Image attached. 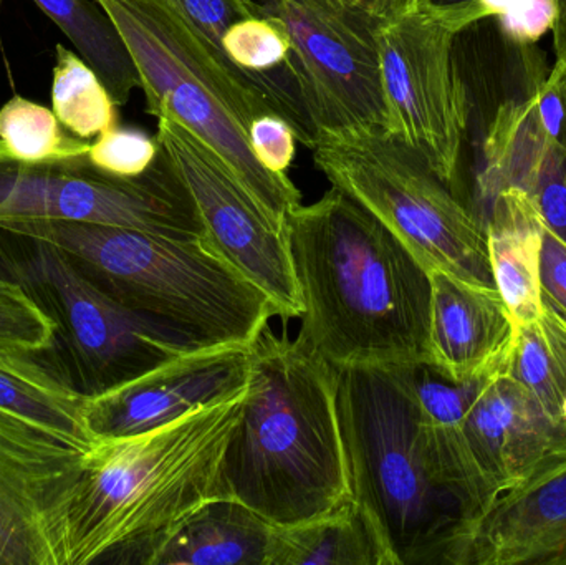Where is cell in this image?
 I'll return each instance as SVG.
<instances>
[{"instance_id":"obj_26","label":"cell","mask_w":566,"mask_h":565,"mask_svg":"<svg viewBox=\"0 0 566 565\" xmlns=\"http://www.w3.org/2000/svg\"><path fill=\"white\" fill-rule=\"evenodd\" d=\"M52 112L76 138L92 142L118 125V105L95 70L59 43L52 76Z\"/></svg>"},{"instance_id":"obj_13","label":"cell","mask_w":566,"mask_h":565,"mask_svg":"<svg viewBox=\"0 0 566 565\" xmlns=\"http://www.w3.org/2000/svg\"><path fill=\"white\" fill-rule=\"evenodd\" d=\"M86 453L0 411V565H69Z\"/></svg>"},{"instance_id":"obj_32","label":"cell","mask_w":566,"mask_h":565,"mask_svg":"<svg viewBox=\"0 0 566 565\" xmlns=\"http://www.w3.org/2000/svg\"><path fill=\"white\" fill-rule=\"evenodd\" d=\"M557 19L555 0H515L497 17L502 30L512 42L531 45L552 32Z\"/></svg>"},{"instance_id":"obj_14","label":"cell","mask_w":566,"mask_h":565,"mask_svg":"<svg viewBox=\"0 0 566 565\" xmlns=\"http://www.w3.org/2000/svg\"><path fill=\"white\" fill-rule=\"evenodd\" d=\"M252 347H205L171 358L86 401L95 440L133 437L241 394L249 385Z\"/></svg>"},{"instance_id":"obj_15","label":"cell","mask_w":566,"mask_h":565,"mask_svg":"<svg viewBox=\"0 0 566 565\" xmlns=\"http://www.w3.org/2000/svg\"><path fill=\"white\" fill-rule=\"evenodd\" d=\"M524 191L566 244V143L545 125L534 90L499 108L484 142L478 192L485 206L504 189Z\"/></svg>"},{"instance_id":"obj_21","label":"cell","mask_w":566,"mask_h":565,"mask_svg":"<svg viewBox=\"0 0 566 565\" xmlns=\"http://www.w3.org/2000/svg\"><path fill=\"white\" fill-rule=\"evenodd\" d=\"M40 355L0 350V411L92 450L96 440L86 425L88 397L56 365L39 360Z\"/></svg>"},{"instance_id":"obj_27","label":"cell","mask_w":566,"mask_h":565,"mask_svg":"<svg viewBox=\"0 0 566 565\" xmlns=\"http://www.w3.org/2000/svg\"><path fill=\"white\" fill-rule=\"evenodd\" d=\"M408 374L422 420L432 427L461 428L472 405L497 372L458 381L439 374L432 365L416 364L409 365Z\"/></svg>"},{"instance_id":"obj_19","label":"cell","mask_w":566,"mask_h":565,"mask_svg":"<svg viewBox=\"0 0 566 565\" xmlns=\"http://www.w3.org/2000/svg\"><path fill=\"white\" fill-rule=\"evenodd\" d=\"M495 287L517 325L541 318L544 221L521 189L499 192L482 215Z\"/></svg>"},{"instance_id":"obj_22","label":"cell","mask_w":566,"mask_h":565,"mask_svg":"<svg viewBox=\"0 0 566 565\" xmlns=\"http://www.w3.org/2000/svg\"><path fill=\"white\" fill-rule=\"evenodd\" d=\"M268 565H392L369 514L349 501L298 526L275 527Z\"/></svg>"},{"instance_id":"obj_8","label":"cell","mask_w":566,"mask_h":565,"mask_svg":"<svg viewBox=\"0 0 566 565\" xmlns=\"http://www.w3.org/2000/svg\"><path fill=\"white\" fill-rule=\"evenodd\" d=\"M0 274L19 282L55 322L59 368L85 397L205 348L109 297L49 242L0 229Z\"/></svg>"},{"instance_id":"obj_20","label":"cell","mask_w":566,"mask_h":565,"mask_svg":"<svg viewBox=\"0 0 566 565\" xmlns=\"http://www.w3.org/2000/svg\"><path fill=\"white\" fill-rule=\"evenodd\" d=\"M274 526L234 498L209 501L163 543L151 565H268Z\"/></svg>"},{"instance_id":"obj_29","label":"cell","mask_w":566,"mask_h":565,"mask_svg":"<svg viewBox=\"0 0 566 565\" xmlns=\"http://www.w3.org/2000/svg\"><path fill=\"white\" fill-rule=\"evenodd\" d=\"M228 59L248 73H271L290 65L292 42L274 17L252 15L232 23L222 39Z\"/></svg>"},{"instance_id":"obj_24","label":"cell","mask_w":566,"mask_h":565,"mask_svg":"<svg viewBox=\"0 0 566 565\" xmlns=\"http://www.w3.org/2000/svg\"><path fill=\"white\" fill-rule=\"evenodd\" d=\"M33 3L95 70L116 105L125 106L142 82L132 53L105 9L96 0H33Z\"/></svg>"},{"instance_id":"obj_12","label":"cell","mask_w":566,"mask_h":565,"mask_svg":"<svg viewBox=\"0 0 566 565\" xmlns=\"http://www.w3.org/2000/svg\"><path fill=\"white\" fill-rule=\"evenodd\" d=\"M156 138L188 188L209 241L272 299L282 318H300L303 301L289 229L281 228L219 156L171 116H158Z\"/></svg>"},{"instance_id":"obj_9","label":"cell","mask_w":566,"mask_h":565,"mask_svg":"<svg viewBox=\"0 0 566 565\" xmlns=\"http://www.w3.org/2000/svg\"><path fill=\"white\" fill-rule=\"evenodd\" d=\"M72 221L166 236H206L195 201L161 146L136 178L90 163L0 161V222Z\"/></svg>"},{"instance_id":"obj_37","label":"cell","mask_w":566,"mask_h":565,"mask_svg":"<svg viewBox=\"0 0 566 565\" xmlns=\"http://www.w3.org/2000/svg\"><path fill=\"white\" fill-rule=\"evenodd\" d=\"M557 3V19H555L554 29V49L557 60L566 56V0H555Z\"/></svg>"},{"instance_id":"obj_5","label":"cell","mask_w":566,"mask_h":565,"mask_svg":"<svg viewBox=\"0 0 566 565\" xmlns=\"http://www.w3.org/2000/svg\"><path fill=\"white\" fill-rule=\"evenodd\" d=\"M0 229L55 245L109 297L199 347L251 348L281 317L208 236L72 221H6Z\"/></svg>"},{"instance_id":"obj_34","label":"cell","mask_w":566,"mask_h":565,"mask_svg":"<svg viewBox=\"0 0 566 565\" xmlns=\"http://www.w3.org/2000/svg\"><path fill=\"white\" fill-rule=\"evenodd\" d=\"M538 321L547 337L551 377L558 404V435L566 444V327L545 308Z\"/></svg>"},{"instance_id":"obj_3","label":"cell","mask_w":566,"mask_h":565,"mask_svg":"<svg viewBox=\"0 0 566 565\" xmlns=\"http://www.w3.org/2000/svg\"><path fill=\"white\" fill-rule=\"evenodd\" d=\"M222 480L229 496L275 527L319 520L353 501L336 370L271 327L252 345Z\"/></svg>"},{"instance_id":"obj_23","label":"cell","mask_w":566,"mask_h":565,"mask_svg":"<svg viewBox=\"0 0 566 565\" xmlns=\"http://www.w3.org/2000/svg\"><path fill=\"white\" fill-rule=\"evenodd\" d=\"M189 27L212 55L232 75L261 88L277 109L279 115L295 129L296 139L306 148L315 145L316 129L300 96L292 69L283 66L271 73H248L238 69L222 49V39L232 23L252 15H262L258 0H165Z\"/></svg>"},{"instance_id":"obj_1","label":"cell","mask_w":566,"mask_h":565,"mask_svg":"<svg viewBox=\"0 0 566 565\" xmlns=\"http://www.w3.org/2000/svg\"><path fill=\"white\" fill-rule=\"evenodd\" d=\"M286 229L303 348L335 370L428 364L431 274L391 229L335 186Z\"/></svg>"},{"instance_id":"obj_4","label":"cell","mask_w":566,"mask_h":565,"mask_svg":"<svg viewBox=\"0 0 566 565\" xmlns=\"http://www.w3.org/2000/svg\"><path fill=\"white\" fill-rule=\"evenodd\" d=\"M245 395L248 388L146 433L96 441L70 510L69 565H151L186 517L231 498L222 461Z\"/></svg>"},{"instance_id":"obj_28","label":"cell","mask_w":566,"mask_h":565,"mask_svg":"<svg viewBox=\"0 0 566 565\" xmlns=\"http://www.w3.org/2000/svg\"><path fill=\"white\" fill-rule=\"evenodd\" d=\"M55 337L52 317L19 282L0 274V350L46 354Z\"/></svg>"},{"instance_id":"obj_25","label":"cell","mask_w":566,"mask_h":565,"mask_svg":"<svg viewBox=\"0 0 566 565\" xmlns=\"http://www.w3.org/2000/svg\"><path fill=\"white\" fill-rule=\"evenodd\" d=\"M92 143L65 132L55 113L40 103L13 95L0 106L3 159L22 165H55L88 159Z\"/></svg>"},{"instance_id":"obj_33","label":"cell","mask_w":566,"mask_h":565,"mask_svg":"<svg viewBox=\"0 0 566 565\" xmlns=\"http://www.w3.org/2000/svg\"><path fill=\"white\" fill-rule=\"evenodd\" d=\"M541 292L542 307L566 327V244L547 226L542 244Z\"/></svg>"},{"instance_id":"obj_35","label":"cell","mask_w":566,"mask_h":565,"mask_svg":"<svg viewBox=\"0 0 566 565\" xmlns=\"http://www.w3.org/2000/svg\"><path fill=\"white\" fill-rule=\"evenodd\" d=\"M419 10L448 27L455 35L485 19L481 0H424Z\"/></svg>"},{"instance_id":"obj_18","label":"cell","mask_w":566,"mask_h":565,"mask_svg":"<svg viewBox=\"0 0 566 565\" xmlns=\"http://www.w3.org/2000/svg\"><path fill=\"white\" fill-rule=\"evenodd\" d=\"M429 358L439 374L469 380L495 374L514 347L517 322L497 289L431 269Z\"/></svg>"},{"instance_id":"obj_30","label":"cell","mask_w":566,"mask_h":565,"mask_svg":"<svg viewBox=\"0 0 566 565\" xmlns=\"http://www.w3.org/2000/svg\"><path fill=\"white\" fill-rule=\"evenodd\" d=\"M159 155V142L143 129L113 126L90 146L88 159L96 169L118 178H136L148 171Z\"/></svg>"},{"instance_id":"obj_16","label":"cell","mask_w":566,"mask_h":565,"mask_svg":"<svg viewBox=\"0 0 566 565\" xmlns=\"http://www.w3.org/2000/svg\"><path fill=\"white\" fill-rule=\"evenodd\" d=\"M462 433L497 500L524 483L554 451L566 448L537 398L504 368L472 405Z\"/></svg>"},{"instance_id":"obj_38","label":"cell","mask_w":566,"mask_h":565,"mask_svg":"<svg viewBox=\"0 0 566 565\" xmlns=\"http://www.w3.org/2000/svg\"><path fill=\"white\" fill-rule=\"evenodd\" d=\"M548 76L554 80L558 92H560L566 113V56H564L562 60H555V66L552 69L551 75Z\"/></svg>"},{"instance_id":"obj_2","label":"cell","mask_w":566,"mask_h":565,"mask_svg":"<svg viewBox=\"0 0 566 565\" xmlns=\"http://www.w3.org/2000/svg\"><path fill=\"white\" fill-rule=\"evenodd\" d=\"M408 367L336 370L353 500L392 565H465L484 503L422 420Z\"/></svg>"},{"instance_id":"obj_7","label":"cell","mask_w":566,"mask_h":565,"mask_svg":"<svg viewBox=\"0 0 566 565\" xmlns=\"http://www.w3.org/2000/svg\"><path fill=\"white\" fill-rule=\"evenodd\" d=\"M316 168L431 271L495 287L484 222L408 143L386 129L318 133Z\"/></svg>"},{"instance_id":"obj_17","label":"cell","mask_w":566,"mask_h":565,"mask_svg":"<svg viewBox=\"0 0 566 565\" xmlns=\"http://www.w3.org/2000/svg\"><path fill=\"white\" fill-rule=\"evenodd\" d=\"M566 565V448L501 494L479 521L465 565Z\"/></svg>"},{"instance_id":"obj_10","label":"cell","mask_w":566,"mask_h":565,"mask_svg":"<svg viewBox=\"0 0 566 565\" xmlns=\"http://www.w3.org/2000/svg\"><path fill=\"white\" fill-rule=\"evenodd\" d=\"M292 42L290 69L318 133L389 129L379 69L381 20L339 0H258Z\"/></svg>"},{"instance_id":"obj_31","label":"cell","mask_w":566,"mask_h":565,"mask_svg":"<svg viewBox=\"0 0 566 565\" xmlns=\"http://www.w3.org/2000/svg\"><path fill=\"white\" fill-rule=\"evenodd\" d=\"M295 129L275 113H264L252 119L249 143L262 168L274 175H286L295 158Z\"/></svg>"},{"instance_id":"obj_6","label":"cell","mask_w":566,"mask_h":565,"mask_svg":"<svg viewBox=\"0 0 566 565\" xmlns=\"http://www.w3.org/2000/svg\"><path fill=\"white\" fill-rule=\"evenodd\" d=\"M96 2L115 22L135 60L148 113L156 118L171 116L205 143L254 201L286 229L302 195L289 176L262 168L249 143L255 116L279 115L269 96L228 72L165 0Z\"/></svg>"},{"instance_id":"obj_36","label":"cell","mask_w":566,"mask_h":565,"mask_svg":"<svg viewBox=\"0 0 566 565\" xmlns=\"http://www.w3.org/2000/svg\"><path fill=\"white\" fill-rule=\"evenodd\" d=\"M339 2L385 22V20L396 19L421 9L424 0H339Z\"/></svg>"},{"instance_id":"obj_11","label":"cell","mask_w":566,"mask_h":565,"mask_svg":"<svg viewBox=\"0 0 566 565\" xmlns=\"http://www.w3.org/2000/svg\"><path fill=\"white\" fill-rule=\"evenodd\" d=\"M455 33L422 10L379 23L389 133L408 143L454 191L469 128V95Z\"/></svg>"}]
</instances>
